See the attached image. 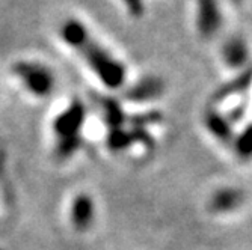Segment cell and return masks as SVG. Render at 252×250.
<instances>
[{
    "label": "cell",
    "mask_w": 252,
    "mask_h": 250,
    "mask_svg": "<svg viewBox=\"0 0 252 250\" xmlns=\"http://www.w3.org/2000/svg\"><path fill=\"white\" fill-rule=\"evenodd\" d=\"M59 38L107 89H120L127 82V66L93 32L86 21L68 17L59 26Z\"/></svg>",
    "instance_id": "1"
},
{
    "label": "cell",
    "mask_w": 252,
    "mask_h": 250,
    "mask_svg": "<svg viewBox=\"0 0 252 250\" xmlns=\"http://www.w3.org/2000/svg\"><path fill=\"white\" fill-rule=\"evenodd\" d=\"M12 74L35 97H47L55 89L56 79L52 68L41 60L20 59L12 63Z\"/></svg>",
    "instance_id": "2"
},
{
    "label": "cell",
    "mask_w": 252,
    "mask_h": 250,
    "mask_svg": "<svg viewBox=\"0 0 252 250\" xmlns=\"http://www.w3.org/2000/svg\"><path fill=\"white\" fill-rule=\"evenodd\" d=\"M225 6L220 0H192V25L202 39H213L225 26Z\"/></svg>",
    "instance_id": "3"
},
{
    "label": "cell",
    "mask_w": 252,
    "mask_h": 250,
    "mask_svg": "<svg viewBox=\"0 0 252 250\" xmlns=\"http://www.w3.org/2000/svg\"><path fill=\"white\" fill-rule=\"evenodd\" d=\"M83 121L85 109L79 101H74L58 116L55 122V131L58 134V149L62 155H70L77 149Z\"/></svg>",
    "instance_id": "4"
},
{
    "label": "cell",
    "mask_w": 252,
    "mask_h": 250,
    "mask_svg": "<svg viewBox=\"0 0 252 250\" xmlns=\"http://www.w3.org/2000/svg\"><path fill=\"white\" fill-rule=\"evenodd\" d=\"M251 57V49L248 41L242 35L228 36L220 45V60L230 70L245 68Z\"/></svg>",
    "instance_id": "5"
},
{
    "label": "cell",
    "mask_w": 252,
    "mask_h": 250,
    "mask_svg": "<svg viewBox=\"0 0 252 250\" xmlns=\"http://www.w3.org/2000/svg\"><path fill=\"white\" fill-rule=\"evenodd\" d=\"M95 210L94 203L88 194H80L73 200L71 205V222L79 231L88 229L94 222Z\"/></svg>",
    "instance_id": "6"
},
{
    "label": "cell",
    "mask_w": 252,
    "mask_h": 250,
    "mask_svg": "<svg viewBox=\"0 0 252 250\" xmlns=\"http://www.w3.org/2000/svg\"><path fill=\"white\" fill-rule=\"evenodd\" d=\"M242 200V196L237 190L234 189H222L218 190L213 194L212 199V208L216 213H230L231 210H234L239 202Z\"/></svg>",
    "instance_id": "7"
},
{
    "label": "cell",
    "mask_w": 252,
    "mask_h": 250,
    "mask_svg": "<svg viewBox=\"0 0 252 250\" xmlns=\"http://www.w3.org/2000/svg\"><path fill=\"white\" fill-rule=\"evenodd\" d=\"M118 3L124 14L131 20H141L147 14L145 0H118Z\"/></svg>",
    "instance_id": "8"
},
{
    "label": "cell",
    "mask_w": 252,
    "mask_h": 250,
    "mask_svg": "<svg viewBox=\"0 0 252 250\" xmlns=\"http://www.w3.org/2000/svg\"><path fill=\"white\" fill-rule=\"evenodd\" d=\"M225 8H240L246 0H220Z\"/></svg>",
    "instance_id": "9"
}]
</instances>
